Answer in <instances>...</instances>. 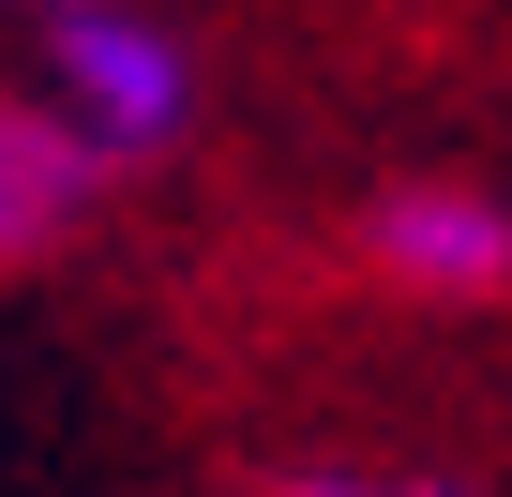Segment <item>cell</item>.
I'll return each instance as SVG.
<instances>
[{
    "label": "cell",
    "mask_w": 512,
    "mask_h": 497,
    "mask_svg": "<svg viewBox=\"0 0 512 497\" xmlns=\"http://www.w3.org/2000/svg\"><path fill=\"white\" fill-rule=\"evenodd\" d=\"M46 16V121L91 166H151L196 136V46L151 0H31Z\"/></svg>",
    "instance_id": "6da1fadb"
},
{
    "label": "cell",
    "mask_w": 512,
    "mask_h": 497,
    "mask_svg": "<svg viewBox=\"0 0 512 497\" xmlns=\"http://www.w3.org/2000/svg\"><path fill=\"white\" fill-rule=\"evenodd\" d=\"M362 257L407 302H512V211L482 181H392L362 211Z\"/></svg>",
    "instance_id": "7a4b0ae2"
},
{
    "label": "cell",
    "mask_w": 512,
    "mask_h": 497,
    "mask_svg": "<svg viewBox=\"0 0 512 497\" xmlns=\"http://www.w3.org/2000/svg\"><path fill=\"white\" fill-rule=\"evenodd\" d=\"M76 211H91V151H76L46 106H16V91H0V272H31Z\"/></svg>",
    "instance_id": "3957f363"
},
{
    "label": "cell",
    "mask_w": 512,
    "mask_h": 497,
    "mask_svg": "<svg viewBox=\"0 0 512 497\" xmlns=\"http://www.w3.org/2000/svg\"><path fill=\"white\" fill-rule=\"evenodd\" d=\"M287 497H452V482H287Z\"/></svg>",
    "instance_id": "277c9868"
}]
</instances>
